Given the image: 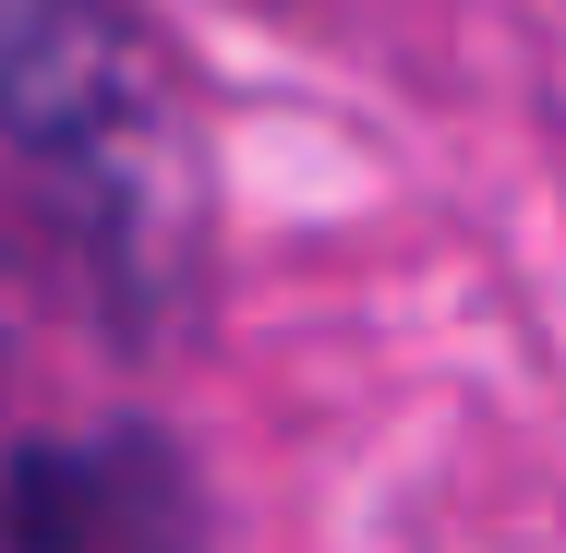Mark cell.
Instances as JSON below:
<instances>
[{"label":"cell","mask_w":566,"mask_h":553,"mask_svg":"<svg viewBox=\"0 0 566 553\" xmlns=\"http://www.w3.org/2000/svg\"><path fill=\"white\" fill-rule=\"evenodd\" d=\"M0 385H12V313H0Z\"/></svg>","instance_id":"cell-3"},{"label":"cell","mask_w":566,"mask_h":553,"mask_svg":"<svg viewBox=\"0 0 566 553\" xmlns=\"http://www.w3.org/2000/svg\"><path fill=\"white\" fill-rule=\"evenodd\" d=\"M0 553H218L206 481L157 422L0 445Z\"/></svg>","instance_id":"cell-2"},{"label":"cell","mask_w":566,"mask_h":553,"mask_svg":"<svg viewBox=\"0 0 566 553\" xmlns=\"http://www.w3.org/2000/svg\"><path fill=\"white\" fill-rule=\"evenodd\" d=\"M0 145L49 181L120 326H193L206 157L145 0H0Z\"/></svg>","instance_id":"cell-1"}]
</instances>
